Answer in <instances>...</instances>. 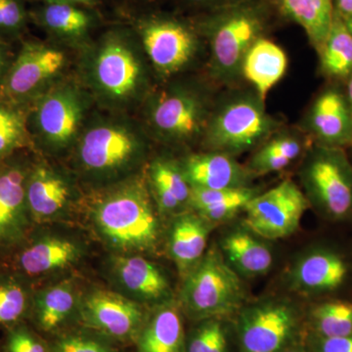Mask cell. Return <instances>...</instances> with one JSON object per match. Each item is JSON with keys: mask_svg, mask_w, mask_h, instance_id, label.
Listing matches in <instances>:
<instances>
[{"mask_svg": "<svg viewBox=\"0 0 352 352\" xmlns=\"http://www.w3.org/2000/svg\"><path fill=\"white\" fill-rule=\"evenodd\" d=\"M76 157L85 175L112 180L135 168L147 143L140 127L120 118H102L83 126L76 142Z\"/></svg>", "mask_w": 352, "mask_h": 352, "instance_id": "3", "label": "cell"}, {"mask_svg": "<svg viewBox=\"0 0 352 352\" xmlns=\"http://www.w3.org/2000/svg\"><path fill=\"white\" fill-rule=\"evenodd\" d=\"M214 107L195 88L175 85L157 92L147 109L150 129L170 143H186L205 134Z\"/></svg>", "mask_w": 352, "mask_h": 352, "instance_id": "9", "label": "cell"}, {"mask_svg": "<svg viewBox=\"0 0 352 352\" xmlns=\"http://www.w3.org/2000/svg\"><path fill=\"white\" fill-rule=\"evenodd\" d=\"M32 164L20 153L0 163V254H12L31 230L25 186Z\"/></svg>", "mask_w": 352, "mask_h": 352, "instance_id": "13", "label": "cell"}, {"mask_svg": "<svg viewBox=\"0 0 352 352\" xmlns=\"http://www.w3.org/2000/svg\"><path fill=\"white\" fill-rule=\"evenodd\" d=\"M280 4L285 15L305 30L318 52L332 25L333 0H283Z\"/></svg>", "mask_w": 352, "mask_h": 352, "instance_id": "29", "label": "cell"}, {"mask_svg": "<svg viewBox=\"0 0 352 352\" xmlns=\"http://www.w3.org/2000/svg\"><path fill=\"white\" fill-rule=\"evenodd\" d=\"M191 187L234 189L248 187L251 173L226 153L208 151L191 155L180 164Z\"/></svg>", "mask_w": 352, "mask_h": 352, "instance_id": "20", "label": "cell"}, {"mask_svg": "<svg viewBox=\"0 0 352 352\" xmlns=\"http://www.w3.org/2000/svg\"><path fill=\"white\" fill-rule=\"evenodd\" d=\"M245 298L239 275L214 247L187 273L182 291L183 309L198 321L239 311Z\"/></svg>", "mask_w": 352, "mask_h": 352, "instance_id": "4", "label": "cell"}, {"mask_svg": "<svg viewBox=\"0 0 352 352\" xmlns=\"http://www.w3.org/2000/svg\"><path fill=\"white\" fill-rule=\"evenodd\" d=\"M87 109V95L75 83L51 87L28 108L31 142L51 153L75 145L85 126Z\"/></svg>", "mask_w": 352, "mask_h": 352, "instance_id": "6", "label": "cell"}, {"mask_svg": "<svg viewBox=\"0 0 352 352\" xmlns=\"http://www.w3.org/2000/svg\"><path fill=\"white\" fill-rule=\"evenodd\" d=\"M194 3H212V2L220 1V0H189Z\"/></svg>", "mask_w": 352, "mask_h": 352, "instance_id": "46", "label": "cell"}, {"mask_svg": "<svg viewBox=\"0 0 352 352\" xmlns=\"http://www.w3.org/2000/svg\"><path fill=\"white\" fill-rule=\"evenodd\" d=\"M80 314L87 327L120 342L138 340L146 322L144 310L136 300L105 289L87 294Z\"/></svg>", "mask_w": 352, "mask_h": 352, "instance_id": "14", "label": "cell"}, {"mask_svg": "<svg viewBox=\"0 0 352 352\" xmlns=\"http://www.w3.org/2000/svg\"><path fill=\"white\" fill-rule=\"evenodd\" d=\"M15 55L11 52L10 46L6 43V39L0 36V88L2 87L4 78L11 63H12Z\"/></svg>", "mask_w": 352, "mask_h": 352, "instance_id": "41", "label": "cell"}, {"mask_svg": "<svg viewBox=\"0 0 352 352\" xmlns=\"http://www.w3.org/2000/svg\"><path fill=\"white\" fill-rule=\"evenodd\" d=\"M258 192L251 187L234 189H204L191 187L189 206L210 223L232 219L245 210Z\"/></svg>", "mask_w": 352, "mask_h": 352, "instance_id": "27", "label": "cell"}, {"mask_svg": "<svg viewBox=\"0 0 352 352\" xmlns=\"http://www.w3.org/2000/svg\"><path fill=\"white\" fill-rule=\"evenodd\" d=\"M113 271L120 286L140 302H164L170 296L168 278L157 265L142 256H117Z\"/></svg>", "mask_w": 352, "mask_h": 352, "instance_id": "21", "label": "cell"}, {"mask_svg": "<svg viewBox=\"0 0 352 352\" xmlns=\"http://www.w3.org/2000/svg\"><path fill=\"white\" fill-rule=\"evenodd\" d=\"M4 352H50L31 329L21 323L8 329Z\"/></svg>", "mask_w": 352, "mask_h": 352, "instance_id": "38", "label": "cell"}, {"mask_svg": "<svg viewBox=\"0 0 352 352\" xmlns=\"http://www.w3.org/2000/svg\"><path fill=\"white\" fill-rule=\"evenodd\" d=\"M300 325L298 310L286 300H270L241 310L237 331L241 352H283Z\"/></svg>", "mask_w": 352, "mask_h": 352, "instance_id": "11", "label": "cell"}, {"mask_svg": "<svg viewBox=\"0 0 352 352\" xmlns=\"http://www.w3.org/2000/svg\"><path fill=\"white\" fill-rule=\"evenodd\" d=\"M309 204L295 182L284 180L248 203L244 210L245 226L263 239L288 237L300 226Z\"/></svg>", "mask_w": 352, "mask_h": 352, "instance_id": "12", "label": "cell"}, {"mask_svg": "<svg viewBox=\"0 0 352 352\" xmlns=\"http://www.w3.org/2000/svg\"><path fill=\"white\" fill-rule=\"evenodd\" d=\"M303 141L294 132H276L259 146L248 164L252 175H263L285 170L303 151Z\"/></svg>", "mask_w": 352, "mask_h": 352, "instance_id": "30", "label": "cell"}, {"mask_svg": "<svg viewBox=\"0 0 352 352\" xmlns=\"http://www.w3.org/2000/svg\"><path fill=\"white\" fill-rule=\"evenodd\" d=\"M344 23H346V25L347 29H349V31L351 32V34H352V15L349 16V17H347L346 19H344Z\"/></svg>", "mask_w": 352, "mask_h": 352, "instance_id": "45", "label": "cell"}, {"mask_svg": "<svg viewBox=\"0 0 352 352\" xmlns=\"http://www.w3.org/2000/svg\"><path fill=\"white\" fill-rule=\"evenodd\" d=\"M347 276L346 258L333 250L320 248L307 252L294 265L289 282L296 291L319 295L340 288Z\"/></svg>", "mask_w": 352, "mask_h": 352, "instance_id": "19", "label": "cell"}, {"mask_svg": "<svg viewBox=\"0 0 352 352\" xmlns=\"http://www.w3.org/2000/svg\"><path fill=\"white\" fill-rule=\"evenodd\" d=\"M54 1L66 2L71 4H80V6H94L96 4L97 0H54Z\"/></svg>", "mask_w": 352, "mask_h": 352, "instance_id": "43", "label": "cell"}, {"mask_svg": "<svg viewBox=\"0 0 352 352\" xmlns=\"http://www.w3.org/2000/svg\"><path fill=\"white\" fill-rule=\"evenodd\" d=\"M310 323L316 337L336 338L352 333V302L331 300L312 308Z\"/></svg>", "mask_w": 352, "mask_h": 352, "instance_id": "35", "label": "cell"}, {"mask_svg": "<svg viewBox=\"0 0 352 352\" xmlns=\"http://www.w3.org/2000/svg\"><path fill=\"white\" fill-rule=\"evenodd\" d=\"M85 82L103 105L124 110L140 101L149 87V64L142 46L109 34L87 53Z\"/></svg>", "mask_w": 352, "mask_h": 352, "instance_id": "1", "label": "cell"}, {"mask_svg": "<svg viewBox=\"0 0 352 352\" xmlns=\"http://www.w3.org/2000/svg\"><path fill=\"white\" fill-rule=\"evenodd\" d=\"M50 352H115L112 347L99 339L83 333H67L55 340Z\"/></svg>", "mask_w": 352, "mask_h": 352, "instance_id": "37", "label": "cell"}, {"mask_svg": "<svg viewBox=\"0 0 352 352\" xmlns=\"http://www.w3.org/2000/svg\"><path fill=\"white\" fill-rule=\"evenodd\" d=\"M333 8L340 17L346 19L352 15V0H333Z\"/></svg>", "mask_w": 352, "mask_h": 352, "instance_id": "42", "label": "cell"}, {"mask_svg": "<svg viewBox=\"0 0 352 352\" xmlns=\"http://www.w3.org/2000/svg\"><path fill=\"white\" fill-rule=\"evenodd\" d=\"M309 203L333 221L352 219V164L344 149L317 144L302 170Z\"/></svg>", "mask_w": 352, "mask_h": 352, "instance_id": "7", "label": "cell"}, {"mask_svg": "<svg viewBox=\"0 0 352 352\" xmlns=\"http://www.w3.org/2000/svg\"><path fill=\"white\" fill-rule=\"evenodd\" d=\"M75 241L52 235L28 236L12 252L13 268L31 280L75 264L82 256Z\"/></svg>", "mask_w": 352, "mask_h": 352, "instance_id": "16", "label": "cell"}, {"mask_svg": "<svg viewBox=\"0 0 352 352\" xmlns=\"http://www.w3.org/2000/svg\"><path fill=\"white\" fill-rule=\"evenodd\" d=\"M307 126L317 144L352 147V113L346 95L335 87L322 91L310 108Z\"/></svg>", "mask_w": 352, "mask_h": 352, "instance_id": "17", "label": "cell"}, {"mask_svg": "<svg viewBox=\"0 0 352 352\" xmlns=\"http://www.w3.org/2000/svg\"><path fill=\"white\" fill-rule=\"evenodd\" d=\"M28 108L0 99V163L31 144Z\"/></svg>", "mask_w": 352, "mask_h": 352, "instance_id": "33", "label": "cell"}, {"mask_svg": "<svg viewBox=\"0 0 352 352\" xmlns=\"http://www.w3.org/2000/svg\"><path fill=\"white\" fill-rule=\"evenodd\" d=\"M212 226L197 212L176 217L168 237V251L180 272L187 274L205 256Z\"/></svg>", "mask_w": 352, "mask_h": 352, "instance_id": "23", "label": "cell"}, {"mask_svg": "<svg viewBox=\"0 0 352 352\" xmlns=\"http://www.w3.org/2000/svg\"><path fill=\"white\" fill-rule=\"evenodd\" d=\"M149 179L162 212L171 214L185 205L189 206L191 185L180 164L168 159L155 160L150 166Z\"/></svg>", "mask_w": 352, "mask_h": 352, "instance_id": "28", "label": "cell"}, {"mask_svg": "<svg viewBox=\"0 0 352 352\" xmlns=\"http://www.w3.org/2000/svg\"><path fill=\"white\" fill-rule=\"evenodd\" d=\"M315 352H352V333L344 337H316Z\"/></svg>", "mask_w": 352, "mask_h": 352, "instance_id": "40", "label": "cell"}, {"mask_svg": "<svg viewBox=\"0 0 352 352\" xmlns=\"http://www.w3.org/2000/svg\"><path fill=\"white\" fill-rule=\"evenodd\" d=\"M25 19L27 14L22 0H0V36L22 31Z\"/></svg>", "mask_w": 352, "mask_h": 352, "instance_id": "39", "label": "cell"}, {"mask_svg": "<svg viewBox=\"0 0 352 352\" xmlns=\"http://www.w3.org/2000/svg\"><path fill=\"white\" fill-rule=\"evenodd\" d=\"M30 280L14 270L0 271V328L19 325L31 314Z\"/></svg>", "mask_w": 352, "mask_h": 352, "instance_id": "32", "label": "cell"}, {"mask_svg": "<svg viewBox=\"0 0 352 352\" xmlns=\"http://www.w3.org/2000/svg\"><path fill=\"white\" fill-rule=\"evenodd\" d=\"M41 21L46 29L57 36L78 38L87 34L90 27V17L75 4L48 0L41 12Z\"/></svg>", "mask_w": 352, "mask_h": 352, "instance_id": "34", "label": "cell"}, {"mask_svg": "<svg viewBox=\"0 0 352 352\" xmlns=\"http://www.w3.org/2000/svg\"><path fill=\"white\" fill-rule=\"evenodd\" d=\"M97 231L122 252H148L157 247L160 226L147 185L140 178L120 183L95 204Z\"/></svg>", "mask_w": 352, "mask_h": 352, "instance_id": "2", "label": "cell"}, {"mask_svg": "<svg viewBox=\"0 0 352 352\" xmlns=\"http://www.w3.org/2000/svg\"><path fill=\"white\" fill-rule=\"evenodd\" d=\"M221 252L231 267L245 277L265 275L272 267L273 254L270 248L249 229H238L224 236Z\"/></svg>", "mask_w": 352, "mask_h": 352, "instance_id": "25", "label": "cell"}, {"mask_svg": "<svg viewBox=\"0 0 352 352\" xmlns=\"http://www.w3.org/2000/svg\"><path fill=\"white\" fill-rule=\"evenodd\" d=\"M138 352H185L184 326L182 310L173 302H164L138 338Z\"/></svg>", "mask_w": 352, "mask_h": 352, "instance_id": "24", "label": "cell"}, {"mask_svg": "<svg viewBox=\"0 0 352 352\" xmlns=\"http://www.w3.org/2000/svg\"><path fill=\"white\" fill-rule=\"evenodd\" d=\"M66 65L63 50L38 41H27L7 72L0 88V99L29 108L32 102L52 87Z\"/></svg>", "mask_w": 352, "mask_h": 352, "instance_id": "10", "label": "cell"}, {"mask_svg": "<svg viewBox=\"0 0 352 352\" xmlns=\"http://www.w3.org/2000/svg\"><path fill=\"white\" fill-rule=\"evenodd\" d=\"M318 53L324 76L331 80H349L352 75V34L344 19L336 12L330 32Z\"/></svg>", "mask_w": 352, "mask_h": 352, "instance_id": "31", "label": "cell"}, {"mask_svg": "<svg viewBox=\"0 0 352 352\" xmlns=\"http://www.w3.org/2000/svg\"><path fill=\"white\" fill-rule=\"evenodd\" d=\"M76 305L75 287L69 282H64L34 293L30 315L39 330L52 333L68 320Z\"/></svg>", "mask_w": 352, "mask_h": 352, "instance_id": "26", "label": "cell"}, {"mask_svg": "<svg viewBox=\"0 0 352 352\" xmlns=\"http://www.w3.org/2000/svg\"><path fill=\"white\" fill-rule=\"evenodd\" d=\"M265 24L263 11L252 3H237L217 14L208 27L210 66L220 82L241 75L243 60L261 38Z\"/></svg>", "mask_w": 352, "mask_h": 352, "instance_id": "8", "label": "cell"}, {"mask_svg": "<svg viewBox=\"0 0 352 352\" xmlns=\"http://www.w3.org/2000/svg\"><path fill=\"white\" fill-rule=\"evenodd\" d=\"M346 98L347 101H349V107H351V113H352V75L349 76V80H347V87H346Z\"/></svg>", "mask_w": 352, "mask_h": 352, "instance_id": "44", "label": "cell"}, {"mask_svg": "<svg viewBox=\"0 0 352 352\" xmlns=\"http://www.w3.org/2000/svg\"><path fill=\"white\" fill-rule=\"evenodd\" d=\"M140 38L148 62L164 78L186 68L198 50L195 34L175 20L157 19L146 23L141 29Z\"/></svg>", "mask_w": 352, "mask_h": 352, "instance_id": "15", "label": "cell"}, {"mask_svg": "<svg viewBox=\"0 0 352 352\" xmlns=\"http://www.w3.org/2000/svg\"><path fill=\"white\" fill-rule=\"evenodd\" d=\"M288 64L283 48L261 36L245 54L241 75L254 87L259 98L265 102L271 89L283 78Z\"/></svg>", "mask_w": 352, "mask_h": 352, "instance_id": "22", "label": "cell"}, {"mask_svg": "<svg viewBox=\"0 0 352 352\" xmlns=\"http://www.w3.org/2000/svg\"><path fill=\"white\" fill-rule=\"evenodd\" d=\"M273 1L278 2V3H281L283 0H273Z\"/></svg>", "mask_w": 352, "mask_h": 352, "instance_id": "48", "label": "cell"}, {"mask_svg": "<svg viewBox=\"0 0 352 352\" xmlns=\"http://www.w3.org/2000/svg\"><path fill=\"white\" fill-rule=\"evenodd\" d=\"M279 127L258 94H243L214 109L204 141L208 151L235 156L263 144Z\"/></svg>", "mask_w": 352, "mask_h": 352, "instance_id": "5", "label": "cell"}, {"mask_svg": "<svg viewBox=\"0 0 352 352\" xmlns=\"http://www.w3.org/2000/svg\"><path fill=\"white\" fill-rule=\"evenodd\" d=\"M283 352H307L302 347H293V349H287Z\"/></svg>", "mask_w": 352, "mask_h": 352, "instance_id": "47", "label": "cell"}, {"mask_svg": "<svg viewBox=\"0 0 352 352\" xmlns=\"http://www.w3.org/2000/svg\"><path fill=\"white\" fill-rule=\"evenodd\" d=\"M25 191L32 223L50 221L62 214L73 198L69 180L45 163L32 164Z\"/></svg>", "mask_w": 352, "mask_h": 352, "instance_id": "18", "label": "cell"}, {"mask_svg": "<svg viewBox=\"0 0 352 352\" xmlns=\"http://www.w3.org/2000/svg\"><path fill=\"white\" fill-rule=\"evenodd\" d=\"M228 332L222 318H208L198 326L186 342L185 352H227Z\"/></svg>", "mask_w": 352, "mask_h": 352, "instance_id": "36", "label": "cell"}]
</instances>
